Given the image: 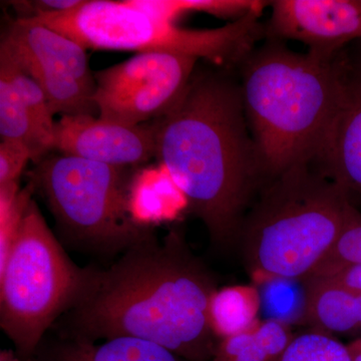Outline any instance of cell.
Listing matches in <instances>:
<instances>
[{
    "mask_svg": "<svg viewBox=\"0 0 361 361\" xmlns=\"http://www.w3.org/2000/svg\"><path fill=\"white\" fill-rule=\"evenodd\" d=\"M215 278L172 228L123 252L106 269L89 266L75 302L51 329L92 342L118 336L154 342L187 361H210Z\"/></svg>",
    "mask_w": 361,
    "mask_h": 361,
    "instance_id": "1",
    "label": "cell"
},
{
    "mask_svg": "<svg viewBox=\"0 0 361 361\" xmlns=\"http://www.w3.org/2000/svg\"><path fill=\"white\" fill-rule=\"evenodd\" d=\"M156 158L186 195L214 246L237 245L247 211L266 183L230 68L198 63L175 103L152 121Z\"/></svg>",
    "mask_w": 361,
    "mask_h": 361,
    "instance_id": "2",
    "label": "cell"
},
{
    "mask_svg": "<svg viewBox=\"0 0 361 361\" xmlns=\"http://www.w3.org/2000/svg\"><path fill=\"white\" fill-rule=\"evenodd\" d=\"M238 66L244 110L266 182L314 164L338 108L348 68L265 37Z\"/></svg>",
    "mask_w": 361,
    "mask_h": 361,
    "instance_id": "3",
    "label": "cell"
},
{
    "mask_svg": "<svg viewBox=\"0 0 361 361\" xmlns=\"http://www.w3.org/2000/svg\"><path fill=\"white\" fill-rule=\"evenodd\" d=\"M353 205L313 164L267 180L237 243L253 284L310 276L334 248Z\"/></svg>",
    "mask_w": 361,
    "mask_h": 361,
    "instance_id": "4",
    "label": "cell"
},
{
    "mask_svg": "<svg viewBox=\"0 0 361 361\" xmlns=\"http://www.w3.org/2000/svg\"><path fill=\"white\" fill-rule=\"evenodd\" d=\"M262 9L213 30L180 27L146 13L132 0H82L71 11L30 20L63 33L85 49L174 52L233 70L265 39L264 23L259 21Z\"/></svg>",
    "mask_w": 361,
    "mask_h": 361,
    "instance_id": "5",
    "label": "cell"
},
{
    "mask_svg": "<svg viewBox=\"0 0 361 361\" xmlns=\"http://www.w3.org/2000/svg\"><path fill=\"white\" fill-rule=\"evenodd\" d=\"M139 169L59 154L47 157L30 174L44 196L61 238L78 250L114 257L156 237L130 211V189Z\"/></svg>",
    "mask_w": 361,
    "mask_h": 361,
    "instance_id": "6",
    "label": "cell"
},
{
    "mask_svg": "<svg viewBox=\"0 0 361 361\" xmlns=\"http://www.w3.org/2000/svg\"><path fill=\"white\" fill-rule=\"evenodd\" d=\"M84 276L28 204L6 262L0 267V326L23 361L35 357L54 325L75 302Z\"/></svg>",
    "mask_w": 361,
    "mask_h": 361,
    "instance_id": "7",
    "label": "cell"
},
{
    "mask_svg": "<svg viewBox=\"0 0 361 361\" xmlns=\"http://www.w3.org/2000/svg\"><path fill=\"white\" fill-rule=\"evenodd\" d=\"M198 63L186 54L149 51L94 71L99 118L133 126L156 120L180 97Z\"/></svg>",
    "mask_w": 361,
    "mask_h": 361,
    "instance_id": "8",
    "label": "cell"
},
{
    "mask_svg": "<svg viewBox=\"0 0 361 361\" xmlns=\"http://www.w3.org/2000/svg\"><path fill=\"white\" fill-rule=\"evenodd\" d=\"M269 6L265 37L302 42L324 58L361 42V0H275Z\"/></svg>",
    "mask_w": 361,
    "mask_h": 361,
    "instance_id": "9",
    "label": "cell"
},
{
    "mask_svg": "<svg viewBox=\"0 0 361 361\" xmlns=\"http://www.w3.org/2000/svg\"><path fill=\"white\" fill-rule=\"evenodd\" d=\"M54 149L63 155L121 168L140 169L156 157L153 122L133 126L94 116H61Z\"/></svg>",
    "mask_w": 361,
    "mask_h": 361,
    "instance_id": "10",
    "label": "cell"
},
{
    "mask_svg": "<svg viewBox=\"0 0 361 361\" xmlns=\"http://www.w3.org/2000/svg\"><path fill=\"white\" fill-rule=\"evenodd\" d=\"M313 165L334 180L353 205L361 201V77L349 61L338 108Z\"/></svg>",
    "mask_w": 361,
    "mask_h": 361,
    "instance_id": "11",
    "label": "cell"
},
{
    "mask_svg": "<svg viewBox=\"0 0 361 361\" xmlns=\"http://www.w3.org/2000/svg\"><path fill=\"white\" fill-rule=\"evenodd\" d=\"M1 44L16 56L68 73L94 96L96 80L87 49L75 40L37 21L16 18L4 28Z\"/></svg>",
    "mask_w": 361,
    "mask_h": 361,
    "instance_id": "12",
    "label": "cell"
},
{
    "mask_svg": "<svg viewBox=\"0 0 361 361\" xmlns=\"http://www.w3.org/2000/svg\"><path fill=\"white\" fill-rule=\"evenodd\" d=\"M35 361H187L154 342L118 336L92 342L56 336H45Z\"/></svg>",
    "mask_w": 361,
    "mask_h": 361,
    "instance_id": "13",
    "label": "cell"
},
{
    "mask_svg": "<svg viewBox=\"0 0 361 361\" xmlns=\"http://www.w3.org/2000/svg\"><path fill=\"white\" fill-rule=\"evenodd\" d=\"M303 282L302 316L311 329L330 336L361 332L360 302L350 291L326 276H310Z\"/></svg>",
    "mask_w": 361,
    "mask_h": 361,
    "instance_id": "14",
    "label": "cell"
},
{
    "mask_svg": "<svg viewBox=\"0 0 361 361\" xmlns=\"http://www.w3.org/2000/svg\"><path fill=\"white\" fill-rule=\"evenodd\" d=\"M130 211L137 224L153 228L177 220L189 211V201L167 169L160 165L135 172L130 184Z\"/></svg>",
    "mask_w": 361,
    "mask_h": 361,
    "instance_id": "15",
    "label": "cell"
},
{
    "mask_svg": "<svg viewBox=\"0 0 361 361\" xmlns=\"http://www.w3.org/2000/svg\"><path fill=\"white\" fill-rule=\"evenodd\" d=\"M294 336L284 320L260 319L250 329L218 341L210 361H275Z\"/></svg>",
    "mask_w": 361,
    "mask_h": 361,
    "instance_id": "16",
    "label": "cell"
},
{
    "mask_svg": "<svg viewBox=\"0 0 361 361\" xmlns=\"http://www.w3.org/2000/svg\"><path fill=\"white\" fill-rule=\"evenodd\" d=\"M262 297L257 285L238 284L217 288L208 307L209 326L218 341L250 329L260 320Z\"/></svg>",
    "mask_w": 361,
    "mask_h": 361,
    "instance_id": "17",
    "label": "cell"
},
{
    "mask_svg": "<svg viewBox=\"0 0 361 361\" xmlns=\"http://www.w3.org/2000/svg\"><path fill=\"white\" fill-rule=\"evenodd\" d=\"M4 47L18 66L39 85L47 97L52 115L99 116L94 94L68 73L40 66L30 59L21 58Z\"/></svg>",
    "mask_w": 361,
    "mask_h": 361,
    "instance_id": "18",
    "label": "cell"
},
{
    "mask_svg": "<svg viewBox=\"0 0 361 361\" xmlns=\"http://www.w3.org/2000/svg\"><path fill=\"white\" fill-rule=\"evenodd\" d=\"M0 137L25 145L39 163L54 149V142L32 118L8 80L0 75Z\"/></svg>",
    "mask_w": 361,
    "mask_h": 361,
    "instance_id": "19",
    "label": "cell"
},
{
    "mask_svg": "<svg viewBox=\"0 0 361 361\" xmlns=\"http://www.w3.org/2000/svg\"><path fill=\"white\" fill-rule=\"evenodd\" d=\"M133 4L146 13L175 23L183 14L189 13H206L237 20L255 9L264 8L269 2L250 0H133Z\"/></svg>",
    "mask_w": 361,
    "mask_h": 361,
    "instance_id": "20",
    "label": "cell"
},
{
    "mask_svg": "<svg viewBox=\"0 0 361 361\" xmlns=\"http://www.w3.org/2000/svg\"><path fill=\"white\" fill-rule=\"evenodd\" d=\"M0 75H4L11 82L40 129L44 130L54 142L56 122L54 121V115L47 104L44 92L37 82L18 66L13 56L1 44H0Z\"/></svg>",
    "mask_w": 361,
    "mask_h": 361,
    "instance_id": "21",
    "label": "cell"
},
{
    "mask_svg": "<svg viewBox=\"0 0 361 361\" xmlns=\"http://www.w3.org/2000/svg\"><path fill=\"white\" fill-rule=\"evenodd\" d=\"M35 191L30 182L23 189L18 183L0 187V267L8 258Z\"/></svg>",
    "mask_w": 361,
    "mask_h": 361,
    "instance_id": "22",
    "label": "cell"
},
{
    "mask_svg": "<svg viewBox=\"0 0 361 361\" xmlns=\"http://www.w3.org/2000/svg\"><path fill=\"white\" fill-rule=\"evenodd\" d=\"M275 361H351L348 345L334 336L311 329L294 336Z\"/></svg>",
    "mask_w": 361,
    "mask_h": 361,
    "instance_id": "23",
    "label": "cell"
},
{
    "mask_svg": "<svg viewBox=\"0 0 361 361\" xmlns=\"http://www.w3.org/2000/svg\"><path fill=\"white\" fill-rule=\"evenodd\" d=\"M351 264L361 265V213L355 205L349 209L343 229L334 248L310 276H318L334 268Z\"/></svg>",
    "mask_w": 361,
    "mask_h": 361,
    "instance_id": "24",
    "label": "cell"
},
{
    "mask_svg": "<svg viewBox=\"0 0 361 361\" xmlns=\"http://www.w3.org/2000/svg\"><path fill=\"white\" fill-rule=\"evenodd\" d=\"M30 161H33V156L25 145L0 142V187L18 183L23 169Z\"/></svg>",
    "mask_w": 361,
    "mask_h": 361,
    "instance_id": "25",
    "label": "cell"
},
{
    "mask_svg": "<svg viewBox=\"0 0 361 361\" xmlns=\"http://www.w3.org/2000/svg\"><path fill=\"white\" fill-rule=\"evenodd\" d=\"M82 0H39V1H13L11 6L18 18L30 20L44 14L71 11L82 4Z\"/></svg>",
    "mask_w": 361,
    "mask_h": 361,
    "instance_id": "26",
    "label": "cell"
},
{
    "mask_svg": "<svg viewBox=\"0 0 361 361\" xmlns=\"http://www.w3.org/2000/svg\"><path fill=\"white\" fill-rule=\"evenodd\" d=\"M318 276H326L332 278L336 281L345 287L357 298L361 310V265L351 264L341 266L334 268L322 275Z\"/></svg>",
    "mask_w": 361,
    "mask_h": 361,
    "instance_id": "27",
    "label": "cell"
},
{
    "mask_svg": "<svg viewBox=\"0 0 361 361\" xmlns=\"http://www.w3.org/2000/svg\"><path fill=\"white\" fill-rule=\"evenodd\" d=\"M357 44L355 52L351 54L346 52V56H348L349 63H350L353 70L361 77V42H358Z\"/></svg>",
    "mask_w": 361,
    "mask_h": 361,
    "instance_id": "28",
    "label": "cell"
},
{
    "mask_svg": "<svg viewBox=\"0 0 361 361\" xmlns=\"http://www.w3.org/2000/svg\"><path fill=\"white\" fill-rule=\"evenodd\" d=\"M348 349L351 361H361V337L348 344Z\"/></svg>",
    "mask_w": 361,
    "mask_h": 361,
    "instance_id": "29",
    "label": "cell"
},
{
    "mask_svg": "<svg viewBox=\"0 0 361 361\" xmlns=\"http://www.w3.org/2000/svg\"><path fill=\"white\" fill-rule=\"evenodd\" d=\"M0 361H23L18 356L16 351L9 350V349H2L0 351Z\"/></svg>",
    "mask_w": 361,
    "mask_h": 361,
    "instance_id": "30",
    "label": "cell"
},
{
    "mask_svg": "<svg viewBox=\"0 0 361 361\" xmlns=\"http://www.w3.org/2000/svg\"><path fill=\"white\" fill-rule=\"evenodd\" d=\"M25 361H35V358H30V360H25Z\"/></svg>",
    "mask_w": 361,
    "mask_h": 361,
    "instance_id": "31",
    "label": "cell"
}]
</instances>
